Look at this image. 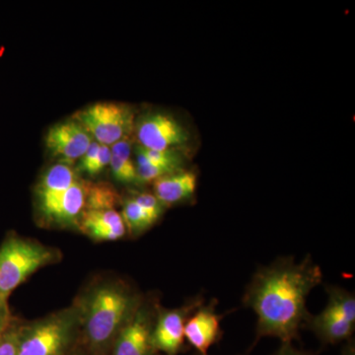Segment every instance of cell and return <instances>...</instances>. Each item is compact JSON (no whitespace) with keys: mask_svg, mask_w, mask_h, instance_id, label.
Listing matches in <instances>:
<instances>
[{"mask_svg":"<svg viewBox=\"0 0 355 355\" xmlns=\"http://www.w3.org/2000/svg\"><path fill=\"white\" fill-rule=\"evenodd\" d=\"M323 272L310 256L300 263L291 257L259 268L248 284L243 305L257 316L256 340L272 336L288 343L297 340L310 313L307 298L322 284Z\"/></svg>","mask_w":355,"mask_h":355,"instance_id":"cell-1","label":"cell"},{"mask_svg":"<svg viewBox=\"0 0 355 355\" xmlns=\"http://www.w3.org/2000/svg\"><path fill=\"white\" fill-rule=\"evenodd\" d=\"M141 303L130 287L116 282L100 284L89 292L78 314L83 315L90 349L95 354L108 349Z\"/></svg>","mask_w":355,"mask_h":355,"instance_id":"cell-2","label":"cell"},{"mask_svg":"<svg viewBox=\"0 0 355 355\" xmlns=\"http://www.w3.org/2000/svg\"><path fill=\"white\" fill-rule=\"evenodd\" d=\"M53 259V252L39 243L7 237L0 246V302L7 303L22 282Z\"/></svg>","mask_w":355,"mask_h":355,"instance_id":"cell-3","label":"cell"},{"mask_svg":"<svg viewBox=\"0 0 355 355\" xmlns=\"http://www.w3.org/2000/svg\"><path fill=\"white\" fill-rule=\"evenodd\" d=\"M78 319V311L67 310L19 328L18 355L64 354L73 338Z\"/></svg>","mask_w":355,"mask_h":355,"instance_id":"cell-4","label":"cell"},{"mask_svg":"<svg viewBox=\"0 0 355 355\" xmlns=\"http://www.w3.org/2000/svg\"><path fill=\"white\" fill-rule=\"evenodd\" d=\"M92 139L112 146L119 140L130 137L135 128V112L120 103H95L73 114Z\"/></svg>","mask_w":355,"mask_h":355,"instance_id":"cell-5","label":"cell"},{"mask_svg":"<svg viewBox=\"0 0 355 355\" xmlns=\"http://www.w3.org/2000/svg\"><path fill=\"white\" fill-rule=\"evenodd\" d=\"M139 146L154 150H171L190 140L187 128L171 114L150 113L135 123Z\"/></svg>","mask_w":355,"mask_h":355,"instance_id":"cell-6","label":"cell"},{"mask_svg":"<svg viewBox=\"0 0 355 355\" xmlns=\"http://www.w3.org/2000/svg\"><path fill=\"white\" fill-rule=\"evenodd\" d=\"M203 303L202 296L193 298L178 309L160 310L154 321L151 340L155 352L178 355L184 349V324L189 317Z\"/></svg>","mask_w":355,"mask_h":355,"instance_id":"cell-7","label":"cell"},{"mask_svg":"<svg viewBox=\"0 0 355 355\" xmlns=\"http://www.w3.org/2000/svg\"><path fill=\"white\" fill-rule=\"evenodd\" d=\"M92 141L85 128L74 119L53 125L44 139L49 153L69 166L83 157Z\"/></svg>","mask_w":355,"mask_h":355,"instance_id":"cell-8","label":"cell"},{"mask_svg":"<svg viewBox=\"0 0 355 355\" xmlns=\"http://www.w3.org/2000/svg\"><path fill=\"white\" fill-rule=\"evenodd\" d=\"M154 321L153 310L142 302L114 340L113 355L155 354L151 340Z\"/></svg>","mask_w":355,"mask_h":355,"instance_id":"cell-9","label":"cell"},{"mask_svg":"<svg viewBox=\"0 0 355 355\" xmlns=\"http://www.w3.org/2000/svg\"><path fill=\"white\" fill-rule=\"evenodd\" d=\"M217 300L210 301L209 304L198 306L195 312L189 317L184 324V340L200 355H207L212 345L221 340V321L223 314L216 311Z\"/></svg>","mask_w":355,"mask_h":355,"instance_id":"cell-10","label":"cell"},{"mask_svg":"<svg viewBox=\"0 0 355 355\" xmlns=\"http://www.w3.org/2000/svg\"><path fill=\"white\" fill-rule=\"evenodd\" d=\"M77 180L78 177L71 166L62 163L51 166L44 173L37 188L40 210L44 216H50L51 210Z\"/></svg>","mask_w":355,"mask_h":355,"instance_id":"cell-11","label":"cell"},{"mask_svg":"<svg viewBox=\"0 0 355 355\" xmlns=\"http://www.w3.org/2000/svg\"><path fill=\"white\" fill-rule=\"evenodd\" d=\"M78 226L96 241H116L127 230L121 214L116 209L84 210Z\"/></svg>","mask_w":355,"mask_h":355,"instance_id":"cell-12","label":"cell"},{"mask_svg":"<svg viewBox=\"0 0 355 355\" xmlns=\"http://www.w3.org/2000/svg\"><path fill=\"white\" fill-rule=\"evenodd\" d=\"M198 176L193 171L171 173L153 182V195L165 207L191 200L197 191Z\"/></svg>","mask_w":355,"mask_h":355,"instance_id":"cell-13","label":"cell"},{"mask_svg":"<svg viewBox=\"0 0 355 355\" xmlns=\"http://www.w3.org/2000/svg\"><path fill=\"white\" fill-rule=\"evenodd\" d=\"M304 328L309 329L324 345H338L352 340L355 324L324 308L319 314H310Z\"/></svg>","mask_w":355,"mask_h":355,"instance_id":"cell-14","label":"cell"},{"mask_svg":"<svg viewBox=\"0 0 355 355\" xmlns=\"http://www.w3.org/2000/svg\"><path fill=\"white\" fill-rule=\"evenodd\" d=\"M86 186L87 184L77 180L67 191L64 197L60 198L46 218L60 225L78 226L79 220L85 209Z\"/></svg>","mask_w":355,"mask_h":355,"instance_id":"cell-15","label":"cell"},{"mask_svg":"<svg viewBox=\"0 0 355 355\" xmlns=\"http://www.w3.org/2000/svg\"><path fill=\"white\" fill-rule=\"evenodd\" d=\"M326 292L328 295L326 309L355 324L354 294L336 286H326Z\"/></svg>","mask_w":355,"mask_h":355,"instance_id":"cell-16","label":"cell"},{"mask_svg":"<svg viewBox=\"0 0 355 355\" xmlns=\"http://www.w3.org/2000/svg\"><path fill=\"white\" fill-rule=\"evenodd\" d=\"M121 217L125 222V228H128L130 234L133 236L141 235L157 222L150 214H147L146 210L139 207L132 198H128L123 202Z\"/></svg>","mask_w":355,"mask_h":355,"instance_id":"cell-17","label":"cell"},{"mask_svg":"<svg viewBox=\"0 0 355 355\" xmlns=\"http://www.w3.org/2000/svg\"><path fill=\"white\" fill-rule=\"evenodd\" d=\"M119 197L108 184L86 186V205L84 210L114 209Z\"/></svg>","mask_w":355,"mask_h":355,"instance_id":"cell-18","label":"cell"},{"mask_svg":"<svg viewBox=\"0 0 355 355\" xmlns=\"http://www.w3.org/2000/svg\"><path fill=\"white\" fill-rule=\"evenodd\" d=\"M135 150L144 156L153 164L164 167L166 169L171 170L173 172L183 170V159L175 149L171 150H154V149L144 148L137 146Z\"/></svg>","mask_w":355,"mask_h":355,"instance_id":"cell-19","label":"cell"},{"mask_svg":"<svg viewBox=\"0 0 355 355\" xmlns=\"http://www.w3.org/2000/svg\"><path fill=\"white\" fill-rule=\"evenodd\" d=\"M110 166L116 181L123 184H139L137 166L132 159H121L112 155Z\"/></svg>","mask_w":355,"mask_h":355,"instance_id":"cell-20","label":"cell"},{"mask_svg":"<svg viewBox=\"0 0 355 355\" xmlns=\"http://www.w3.org/2000/svg\"><path fill=\"white\" fill-rule=\"evenodd\" d=\"M132 198L139 207H141L142 209L146 210L147 214H150L156 220L160 218L166 209L164 205L159 202L158 198L153 193H140L132 197Z\"/></svg>","mask_w":355,"mask_h":355,"instance_id":"cell-21","label":"cell"},{"mask_svg":"<svg viewBox=\"0 0 355 355\" xmlns=\"http://www.w3.org/2000/svg\"><path fill=\"white\" fill-rule=\"evenodd\" d=\"M19 328L10 324L0 338V355H18Z\"/></svg>","mask_w":355,"mask_h":355,"instance_id":"cell-22","label":"cell"},{"mask_svg":"<svg viewBox=\"0 0 355 355\" xmlns=\"http://www.w3.org/2000/svg\"><path fill=\"white\" fill-rule=\"evenodd\" d=\"M112 153L110 146H103L100 144L99 151H98L97 156H96L94 162L89 168L86 174L90 177H95L96 175L100 174L105 169V167L110 165L111 161Z\"/></svg>","mask_w":355,"mask_h":355,"instance_id":"cell-23","label":"cell"},{"mask_svg":"<svg viewBox=\"0 0 355 355\" xmlns=\"http://www.w3.org/2000/svg\"><path fill=\"white\" fill-rule=\"evenodd\" d=\"M10 312L7 303L0 302V338L10 326Z\"/></svg>","mask_w":355,"mask_h":355,"instance_id":"cell-24","label":"cell"},{"mask_svg":"<svg viewBox=\"0 0 355 355\" xmlns=\"http://www.w3.org/2000/svg\"><path fill=\"white\" fill-rule=\"evenodd\" d=\"M273 355H313L310 352H304V350H300L295 349L292 345V343H282V347H279V350L273 354Z\"/></svg>","mask_w":355,"mask_h":355,"instance_id":"cell-25","label":"cell"},{"mask_svg":"<svg viewBox=\"0 0 355 355\" xmlns=\"http://www.w3.org/2000/svg\"><path fill=\"white\" fill-rule=\"evenodd\" d=\"M342 355H355V343L354 340H349L345 342Z\"/></svg>","mask_w":355,"mask_h":355,"instance_id":"cell-26","label":"cell"}]
</instances>
